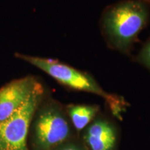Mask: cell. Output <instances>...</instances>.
I'll use <instances>...</instances> for the list:
<instances>
[{"label": "cell", "instance_id": "obj_1", "mask_svg": "<svg viewBox=\"0 0 150 150\" xmlns=\"http://www.w3.org/2000/svg\"><path fill=\"white\" fill-rule=\"evenodd\" d=\"M149 19L150 0H121L103 11L101 31L108 47L128 54Z\"/></svg>", "mask_w": 150, "mask_h": 150}, {"label": "cell", "instance_id": "obj_2", "mask_svg": "<svg viewBox=\"0 0 150 150\" xmlns=\"http://www.w3.org/2000/svg\"><path fill=\"white\" fill-rule=\"evenodd\" d=\"M15 56L45 72L62 86L102 97L116 117H120L122 112L125 109L127 104L123 98L104 91L97 80L85 71L78 70L53 59L20 53H16Z\"/></svg>", "mask_w": 150, "mask_h": 150}, {"label": "cell", "instance_id": "obj_3", "mask_svg": "<svg viewBox=\"0 0 150 150\" xmlns=\"http://www.w3.org/2000/svg\"><path fill=\"white\" fill-rule=\"evenodd\" d=\"M73 127L66 108L47 96L38 107L30 125L29 150H52L72 139Z\"/></svg>", "mask_w": 150, "mask_h": 150}, {"label": "cell", "instance_id": "obj_4", "mask_svg": "<svg viewBox=\"0 0 150 150\" xmlns=\"http://www.w3.org/2000/svg\"><path fill=\"white\" fill-rule=\"evenodd\" d=\"M47 96L45 88L40 82L21 107L0 125V150H29L28 137L31 120Z\"/></svg>", "mask_w": 150, "mask_h": 150}, {"label": "cell", "instance_id": "obj_5", "mask_svg": "<svg viewBox=\"0 0 150 150\" xmlns=\"http://www.w3.org/2000/svg\"><path fill=\"white\" fill-rule=\"evenodd\" d=\"M40 83L35 76H27L0 88V125L21 107Z\"/></svg>", "mask_w": 150, "mask_h": 150}, {"label": "cell", "instance_id": "obj_6", "mask_svg": "<svg viewBox=\"0 0 150 150\" xmlns=\"http://www.w3.org/2000/svg\"><path fill=\"white\" fill-rule=\"evenodd\" d=\"M83 140L87 150H115L117 129L109 120L96 117L83 130Z\"/></svg>", "mask_w": 150, "mask_h": 150}, {"label": "cell", "instance_id": "obj_7", "mask_svg": "<svg viewBox=\"0 0 150 150\" xmlns=\"http://www.w3.org/2000/svg\"><path fill=\"white\" fill-rule=\"evenodd\" d=\"M65 108L73 128L77 131H83L99 111L97 105L92 104H69Z\"/></svg>", "mask_w": 150, "mask_h": 150}, {"label": "cell", "instance_id": "obj_8", "mask_svg": "<svg viewBox=\"0 0 150 150\" xmlns=\"http://www.w3.org/2000/svg\"><path fill=\"white\" fill-rule=\"evenodd\" d=\"M134 59L135 61L150 71V39L144 44Z\"/></svg>", "mask_w": 150, "mask_h": 150}, {"label": "cell", "instance_id": "obj_9", "mask_svg": "<svg viewBox=\"0 0 150 150\" xmlns=\"http://www.w3.org/2000/svg\"><path fill=\"white\" fill-rule=\"evenodd\" d=\"M52 150H87L83 143L71 139Z\"/></svg>", "mask_w": 150, "mask_h": 150}]
</instances>
